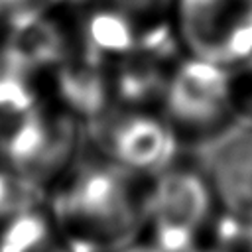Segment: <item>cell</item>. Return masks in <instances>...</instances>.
Returning <instances> with one entry per match:
<instances>
[{
	"mask_svg": "<svg viewBox=\"0 0 252 252\" xmlns=\"http://www.w3.org/2000/svg\"><path fill=\"white\" fill-rule=\"evenodd\" d=\"M98 148L104 159L136 175H158L171 165L179 140L163 116L148 114L144 108L126 106L118 112H102Z\"/></svg>",
	"mask_w": 252,
	"mask_h": 252,
	"instance_id": "obj_5",
	"label": "cell"
},
{
	"mask_svg": "<svg viewBox=\"0 0 252 252\" xmlns=\"http://www.w3.org/2000/svg\"><path fill=\"white\" fill-rule=\"evenodd\" d=\"M219 246L222 248L236 246L242 252H252V215L246 219H234L226 226L224 236Z\"/></svg>",
	"mask_w": 252,
	"mask_h": 252,
	"instance_id": "obj_8",
	"label": "cell"
},
{
	"mask_svg": "<svg viewBox=\"0 0 252 252\" xmlns=\"http://www.w3.org/2000/svg\"><path fill=\"white\" fill-rule=\"evenodd\" d=\"M189 252H230V250H226L222 246H195Z\"/></svg>",
	"mask_w": 252,
	"mask_h": 252,
	"instance_id": "obj_9",
	"label": "cell"
},
{
	"mask_svg": "<svg viewBox=\"0 0 252 252\" xmlns=\"http://www.w3.org/2000/svg\"><path fill=\"white\" fill-rule=\"evenodd\" d=\"M136 173L102 163L69 167L53 187V224L73 252H118L144 228L146 193Z\"/></svg>",
	"mask_w": 252,
	"mask_h": 252,
	"instance_id": "obj_1",
	"label": "cell"
},
{
	"mask_svg": "<svg viewBox=\"0 0 252 252\" xmlns=\"http://www.w3.org/2000/svg\"><path fill=\"white\" fill-rule=\"evenodd\" d=\"M217 209L234 219L252 215V128L232 124L193 148Z\"/></svg>",
	"mask_w": 252,
	"mask_h": 252,
	"instance_id": "obj_6",
	"label": "cell"
},
{
	"mask_svg": "<svg viewBox=\"0 0 252 252\" xmlns=\"http://www.w3.org/2000/svg\"><path fill=\"white\" fill-rule=\"evenodd\" d=\"M217 203L211 185L197 167H165L146 197V219L159 252H189L211 226Z\"/></svg>",
	"mask_w": 252,
	"mask_h": 252,
	"instance_id": "obj_3",
	"label": "cell"
},
{
	"mask_svg": "<svg viewBox=\"0 0 252 252\" xmlns=\"http://www.w3.org/2000/svg\"><path fill=\"white\" fill-rule=\"evenodd\" d=\"M228 106L234 124L252 128V57L228 69Z\"/></svg>",
	"mask_w": 252,
	"mask_h": 252,
	"instance_id": "obj_7",
	"label": "cell"
},
{
	"mask_svg": "<svg viewBox=\"0 0 252 252\" xmlns=\"http://www.w3.org/2000/svg\"><path fill=\"white\" fill-rule=\"evenodd\" d=\"M181 55L230 69L252 57V0H171Z\"/></svg>",
	"mask_w": 252,
	"mask_h": 252,
	"instance_id": "obj_2",
	"label": "cell"
},
{
	"mask_svg": "<svg viewBox=\"0 0 252 252\" xmlns=\"http://www.w3.org/2000/svg\"><path fill=\"white\" fill-rule=\"evenodd\" d=\"M163 118L177 140L189 138L195 146L232 126L228 106V69L183 55L167 77Z\"/></svg>",
	"mask_w": 252,
	"mask_h": 252,
	"instance_id": "obj_4",
	"label": "cell"
}]
</instances>
